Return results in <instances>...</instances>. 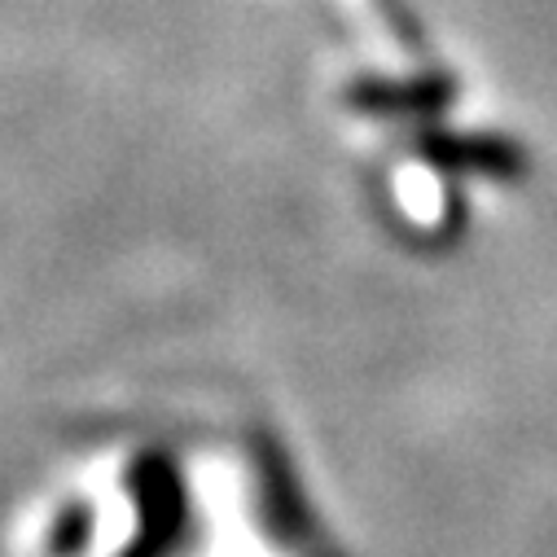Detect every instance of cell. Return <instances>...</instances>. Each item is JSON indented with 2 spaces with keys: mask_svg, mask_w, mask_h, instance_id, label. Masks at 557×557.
<instances>
[{
  "mask_svg": "<svg viewBox=\"0 0 557 557\" xmlns=\"http://www.w3.org/2000/svg\"><path fill=\"white\" fill-rule=\"evenodd\" d=\"M127 487L136 505V531L119 557H176L189 531V500L181 470L163 453H146L132 461Z\"/></svg>",
  "mask_w": 557,
  "mask_h": 557,
  "instance_id": "6da1fadb",
  "label": "cell"
},
{
  "mask_svg": "<svg viewBox=\"0 0 557 557\" xmlns=\"http://www.w3.org/2000/svg\"><path fill=\"white\" fill-rule=\"evenodd\" d=\"M426 154L444 168H474L492 176H513L522 168V154L496 136H435V141H426Z\"/></svg>",
  "mask_w": 557,
  "mask_h": 557,
  "instance_id": "277c9868",
  "label": "cell"
},
{
  "mask_svg": "<svg viewBox=\"0 0 557 557\" xmlns=\"http://www.w3.org/2000/svg\"><path fill=\"white\" fill-rule=\"evenodd\" d=\"M259 518H263V531L290 557H334L325 535L312 527V513L299 496V483L290 479V466L282 461L276 448L259 453Z\"/></svg>",
  "mask_w": 557,
  "mask_h": 557,
  "instance_id": "7a4b0ae2",
  "label": "cell"
},
{
  "mask_svg": "<svg viewBox=\"0 0 557 557\" xmlns=\"http://www.w3.org/2000/svg\"><path fill=\"white\" fill-rule=\"evenodd\" d=\"M453 92L448 79H360L347 97L364 114H417V110H435Z\"/></svg>",
  "mask_w": 557,
  "mask_h": 557,
  "instance_id": "3957f363",
  "label": "cell"
}]
</instances>
